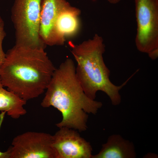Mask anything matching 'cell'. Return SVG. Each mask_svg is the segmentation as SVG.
<instances>
[{"mask_svg": "<svg viewBox=\"0 0 158 158\" xmlns=\"http://www.w3.org/2000/svg\"><path fill=\"white\" fill-rule=\"evenodd\" d=\"M41 102L44 108L52 106L61 113L62 120L56 124L84 131L87 128V114H95L102 106L85 93L76 74L73 60L67 59L56 69Z\"/></svg>", "mask_w": 158, "mask_h": 158, "instance_id": "obj_1", "label": "cell"}, {"mask_svg": "<svg viewBox=\"0 0 158 158\" xmlns=\"http://www.w3.org/2000/svg\"><path fill=\"white\" fill-rule=\"evenodd\" d=\"M56 69L44 49L15 44L6 54L0 80L7 90L27 101L44 92Z\"/></svg>", "mask_w": 158, "mask_h": 158, "instance_id": "obj_2", "label": "cell"}, {"mask_svg": "<svg viewBox=\"0 0 158 158\" xmlns=\"http://www.w3.org/2000/svg\"><path fill=\"white\" fill-rule=\"evenodd\" d=\"M105 46L102 38L97 34L93 38L74 45L71 51L77 63L76 74L86 95L95 100L99 91L106 93L113 105L121 101L119 91L129 79L120 86L110 80V71L104 61Z\"/></svg>", "mask_w": 158, "mask_h": 158, "instance_id": "obj_3", "label": "cell"}, {"mask_svg": "<svg viewBox=\"0 0 158 158\" xmlns=\"http://www.w3.org/2000/svg\"><path fill=\"white\" fill-rule=\"evenodd\" d=\"M43 0H15L12 18L15 29L16 44L44 49L40 35V13Z\"/></svg>", "mask_w": 158, "mask_h": 158, "instance_id": "obj_4", "label": "cell"}, {"mask_svg": "<svg viewBox=\"0 0 158 158\" xmlns=\"http://www.w3.org/2000/svg\"><path fill=\"white\" fill-rule=\"evenodd\" d=\"M135 3L136 46L148 54L158 49V0H135Z\"/></svg>", "mask_w": 158, "mask_h": 158, "instance_id": "obj_5", "label": "cell"}, {"mask_svg": "<svg viewBox=\"0 0 158 158\" xmlns=\"http://www.w3.org/2000/svg\"><path fill=\"white\" fill-rule=\"evenodd\" d=\"M11 145L10 158H57L48 133L27 132L14 137Z\"/></svg>", "mask_w": 158, "mask_h": 158, "instance_id": "obj_6", "label": "cell"}, {"mask_svg": "<svg viewBox=\"0 0 158 158\" xmlns=\"http://www.w3.org/2000/svg\"><path fill=\"white\" fill-rule=\"evenodd\" d=\"M52 138L57 158H91L92 148L90 143L73 129L60 128Z\"/></svg>", "mask_w": 158, "mask_h": 158, "instance_id": "obj_7", "label": "cell"}, {"mask_svg": "<svg viewBox=\"0 0 158 158\" xmlns=\"http://www.w3.org/2000/svg\"><path fill=\"white\" fill-rule=\"evenodd\" d=\"M69 4L65 0H43L40 16V35L45 44L54 45V27L61 10Z\"/></svg>", "mask_w": 158, "mask_h": 158, "instance_id": "obj_8", "label": "cell"}, {"mask_svg": "<svg viewBox=\"0 0 158 158\" xmlns=\"http://www.w3.org/2000/svg\"><path fill=\"white\" fill-rule=\"evenodd\" d=\"M136 153L133 143L120 135L113 134L109 137L102 145L100 152L91 158H135Z\"/></svg>", "mask_w": 158, "mask_h": 158, "instance_id": "obj_9", "label": "cell"}, {"mask_svg": "<svg viewBox=\"0 0 158 158\" xmlns=\"http://www.w3.org/2000/svg\"><path fill=\"white\" fill-rule=\"evenodd\" d=\"M79 11L68 4L59 13L55 23L54 30V44H63L64 37L74 33L79 26Z\"/></svg>", "mask_w": 158, "mask_h": 158, "instance_id": "obj_10", "label": "cell"}, {"mask_svg": "<svg viewBox=\"0 0 158 158\" xmlns=\"http://www.w3.org/2000/svg\"><path fill=\"white\" fill-rule=\"evenodd\" d=\"M4 87L0 80V111H5L15 119L25 115L27 113L24 108L26 101Z\"/></svg>", "mask_w": 158, "mask_h": 158, "instance_id": "obj_11", "label": "cell"}, {"mask_svg": "<svg viewBox=\"0 0 158 158\" xmlns=\"http://www.w3.org/2000/svg\"><path fill=\"white\" fill-rule=\"evenodd\" d=\"M4 22L0 16V68L4 61L6 55L2 47L3 41L6 35L4 29Z\"/></svg>", "mask_w": 158, "mask_h": 158, "instance_id": "obj_12", "label": "cell"}, {"mask_svg": "<svg viewBox=\"0 0 158 158\" xmlns=\"http://www.w3.org/2000/svg\"><path fill=\"white\" fill-rule=\"evenodd\" d=\"M110 4H116L119 3L121 0H107Z\"/></svg>", "mask_w": 158, "mask_h": 158, "instance_id": "obj_13", "label": "cell"}]
</instances>
